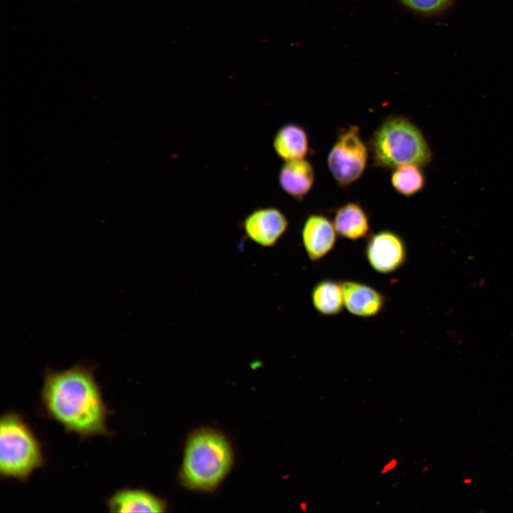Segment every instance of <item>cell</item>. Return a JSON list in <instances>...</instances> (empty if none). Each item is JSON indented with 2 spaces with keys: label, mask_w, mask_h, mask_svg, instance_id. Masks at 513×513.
Wrapping results in <instances>:
<instances>
[{
  "label": "cell",
  "mask_w": 513,
  "mask_h": 513,
  "mask_svg": "<svg viewBox=\"0 0 513 513\" xmlns=\"http://www.w3.org/2000/svg\"><path fill=\"white\" fill-rule=\"evenodd\" d=\"M42 400L48 414L71 432L82 437L109 435L108 410L92 371L78 364L48 371Z\"/></svg>",
  "instance_id": "6da1fadb"
},
{
  "label": "cell",
  "mask_w": 513,
  "mask_h": 513,
  "mask_svg": "<svg viewBox=\"0 0 513 513\" xmlns=\"http://www.w3.org/2000/svg\"><path fill=\"white\" fill-rule=\"evenodd\" d=\"M368 147L373 165L393 169L405 164L421 167L432 160L430 145L420 128L400 115L385 118L373 131Z\"/></svg>",
  "instance_id": "7a4b0ae2"
},
{
  "label": "cell",
  "mask_w": 513,
  "mask_h": 513,
  "mask_svg": "<svg viewBox=\"0 0 513 513\" xmlns=\"http://www.w3.org/2000/svg\"><path fill=\"white\" fill-rule=\"evenodd\" d=\"M232 462L230 446L222 435L209 430L198 431L188 440L182 480L190 488L211 489L225 477Z\"/></svg>",
  "instance_id": "3957f363"
},
{
  "label": "cell",
  "mask_w": 513,
  "mask_h": 513,
  "mask_svg": "<svg viewBox=\"0 0 513 513\" xmlns=\"http://www.w3.org/2000/svg\"><path fill=\"white\" fill-rule=\"evenodd\" d=\"M43 464L40 445L17 414L9 413L0 421V472L4 477L26 479Z\"/></svg>",
  "instance_id": "277c9868"
},
{
  "label": "cell",
  "mask_w": 513,
  "mask_h": 513,
  "mask_svg": "<svg viewBox=\"0 0 513 513\" xmlns=\"http://www.w3.org/2000/svg\"><path fill=\"white\" fill-rule=\"evenodd\" d=\"M369 153L358 125H350L338 132L328 154L327 166L340 187L348 186L363 175Z\"/></svg>",
  "instance_id": "5b68a950"
},
{
  "label": "cell",
  "mask_w": 513,
  "mask_h": 513,
  "mask_svg": "<svg viewBox=\"0 0 513 513\" xmlns=\"http://www.w3.org/2000/svg\"><path fill=\"white\" fill-rule=\"evenodd\" d=\"M365 256L375 272L390 274L405 264L408 250L400 234L390 229H383L368 236Z\"/></svg>",
  "instance_id": "8992f818"
},
{
  "label": "cell",
  "mask_w": 513,
  "mask_h": 513,
  "mask_svg": "<svg viewBox=\"0 0 513 513\" xmlns=\"http://www.w3.org/2000/svg\"><path fill=\"white\" fill-rule=\"evenodd\" d=\"M240 227L246 237L263 247L277 244L286 232L289 219L286 214L274 207L257 208L241 222Z\"/></svg>",
  "instance_id": "52a82bcc"
},
{
  "label": "cell",
  "mask_w": 513,
  "mask_h": 513,
  "mask_svg": "<svg viewBox=\"0 0 513 513\" xmlns=\"http://www.w3.org/2000/svg\"><path fill=\"white\" fill-rule=\"evenodd\" d=\"M301 234L305 252L312 261L321 260L329 254L338 235L333 221L319 213L310 214L306 218Z\"/></svg>",
  "instance_id": "ba28073f"
},
{
  "label": "cell",
  "mask_w": 513,
  "mask_h": 513,
  "mask_svg": "<svg viewBox=\"0 0 513 513\" xmlns=\"http://www.w3.org/2000/svg\"><path fill=\"white\" fill-rule=\"evenodd\" d=\"M345 309L352 315L368 318L385 307L386 296L372 286L357 281H341Z\"/></svg>",
  "instance_id": "9c48e42d"
},
{
  "label": "cell",
  "mask_w": 513,
  "mask_h": 513,
  "mask_svg": "<svg viewBox=\"0 0 513 513\" xmlns=\"http://www.w3.org/2000/svg\"><path fill=\"white\" fill-rule=\"evenodd\" d=\"M281 188L293 199L302 201L315 182V171L306 159L286 161L279 172Z\"/></svg>",
  "instance_id": "30bf717a"
},
{
  "label": "cell",
  "mask_w": 513,
  "mask_h": 513,
  "mask_svg": "<svg viewBox=\"0 0 513 513\" xmlns=\"http://www.w3.org/2000/svg\"><path fill=\"white\" fill-rule=\"evenodd\" d=\"M333 223L339 236L356 241L370 234L369 216L363 206L356 202H348L334 211Z\"/></svg>",
  "instance_id": "8fae6325"
},
{
  "label": "cell",
  "mask_w": 513,
  "mask_h": 513,
  "mask_svg": "<svg viewBox=\"0 0 513 513\" xmlns=\"http://www.w3.org/2000/svg\"><path fill=\"white\" fill-rule=\"evenodd\" d=\"M273 147L277 156L285 162L304 159L310 150L307 132L296 123L284 124L276 132Z\"/></svg>",
  "instance_id": "7c38bea8"
},
{
  "label": "cell",
  "mask_w": 513,
  "mask_h": 513,
  "mask_svg": "<svg viewBox=\"0 0 513 513\" xmlns=\"http://www.w3.org/2000/svg\"><path fill=\"white\" fill-rule=\"evenodd\" d=\"M108 506L112 512H162L165 510L164 502L142 489H121L108 499Z\"/></svg>",
  "instance_id": "4fadbf2b"
},
{
  "label": "cell",
  "mask_w": 513,
  "mask_h": 513,
  "mask_svg": "<svg viewBox=\"0 0 513 513\" xmlns=\"http://www.w3.org/2000/svg\"><path fill=\"white\" fill-rule=\"evenodd\" d=\"M314 309L323 316H336L344 307L343 291L341 281L323 279L317 282L311 293Z\"/></svg>",
  "instance_id": "5bb4252c"
},
{
  "label": "cell",
  "mask_w": 513,
  "mask_h": 513,
  "mask_svg": "<svg viewBox=\"0 0 513 513\" xmlns=\"http://www.w3.org/2000/svg\"><path fill=\"white\" fill-rule=\"evenodd\" d=\"M422 167L415 164H405L393 168L390 184L395 191L408 197L421 192L426 182Z\"/></svg>",
  "instance_id": "9a60e30c"
},
{
  "label": "cell",
  "mask_w": 513,
  "mask_h": 513,
  "mask_svg": "<svg viewBox=\"0 0 513 513\" xmlns=\"http://www.w3.org/2000/svg\"><path fill=\"white\" fill-rule=\"evenodd\" d=\"M410 11L425 16H434L445 11L454 0H399Z\"/></svg>",
  "instance_id": "2e32d148"
},
{
  "label": "cell",
  "mask_w": 513,
  "mask_h": 513,
  "mask_svg": "<svg viewBox=\"0 0 513 513\" xmlns=\"http://www.w3.org/2000/svg\"><path fill=\"white\" fill-rule=\"evenodd\" d=\"M399 461L396 457L390 458L381 468L380 473L386 474L398 465Z\"/></svg>",
  "instance_id": "e0dca14e"
},
{
  "label": "cell",
  "mask_w": 513,
  "mask_h": 513,
  "mask_svg": "<svg viewBox=\"0 0 513 513\" xmlns=\"http://www.w3.org/2000/svg\"><path fill=\"white\" fill-rule=\"evenodd\" d=\"M300 507H301V509L303 511L305 512V511L307 510L308 504H307L306 502H302L301 503Z\"/></svg>",
  "instance_id": "ac0fdd59"
}]
</instances>
